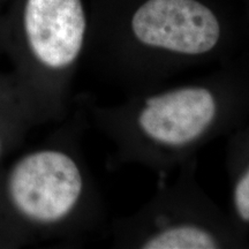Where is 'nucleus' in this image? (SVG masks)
<instances>
[{
    "label": "nucleus",
    "mask_w": 249,
    "mask_h": 249,
    "mask_svg": "<svg viewBox=\"0 0 249 249\" xmlns=\"http://www.w3.org/2000/svg\"><path fill=\"white\" fill-rule=\"evenodd\" d=\"M235 102L229 70L214 67L192 80L128 92L102 118L118 163L160 173L179 169L223 135L235 117Z\"/></svg>",
    "instance_id": "obj_1"
},
{
    "label": "nucleus",
    "mask_w": 249,
    "mask_h": 249,
    "mask_svg": "<svg viewBox=\"0 0 249 249\" xmlns=\"http://www.w3.org/2000/svg\"><path fill=\"white\" fill-rule=\"evenodd\" d=\"M128 31L133 45L108 68L127 92L216 60L223 43L222 21L201 0H144L130 14Z\"/></svg>",
    "instance_id": "obj_2"
},
{
    "label": "nucleus",
    "mask_w": 249,
    "mask_h": 249,
    "mask_svg": "<svg viewBox=\"0 0 249 249\" xmlns=\"http://www.w3.org/2000/svg\"><path fill=\"white\" fill-rule=\"evenodd\" d=\"M197 160L114 227V242L133 249H219L234 244L232 224L196 179Z\"/></svg>",
    "instance_id": "obj_3"
},
{
    "label": "nucleus",
    "mask_w": 249,
    "mask_h": 249,
    "mask_svg": "<svg viewBox=\"0 0 249 249\" xmlns=\"http://www.w3.org/2000/svg\"><path fill=\"white\" fill-rule=\"evenodd\" d=\"M8 192L17 209L45 226L73 216L85 197L86 179L77 160L60 149L24 156L12 170Z\"/></svg>",
    "instance_id": "obj_4"
},
{
    "label": "nucleus",
    "mask_w": 249,
    "mask_h": 249,
    "mask_svg": "<svg viewBox=\"0 0 249 249\" xmlns=\"http://www.w3.org/2000/svg\"><path fill=\"white\" fill-rule=\"evenodd\" d=\"M24 30L36 60L51 73H66L83 50L87 30L81 0H27Z\"/></svg>",
    "instance_id": "obj_5"
},
{
    "label": "nucleus",
    "mask_w": 249,
    "mask_h": 249,
    "mask_svg": "<svg viewBox=\"0 0 249 249\" xmlns=\"http://www.w3.org/2000/svg\"><path fill=\"white\" fill-rule=\"evenodd\" d=\"M232 205L236 219L249 224V157L233 169Z\"/></svg>",
    "instance_id": "obj_6"
}]
</instances>
